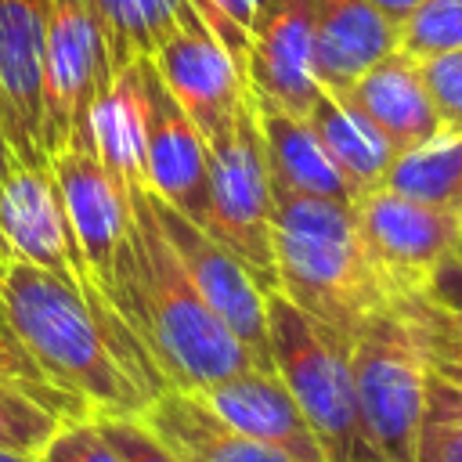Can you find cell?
I'll return each instance as SVG.
<instances>
[{
  "label": "cell",
  "mask_w": 462,
  "mask_h": 462,
  "mask_svg": "<svg viewBox=\"0 0 462 462\" xmlns=\"http://www.w3.org/2000/svg\"><path fill=\"white\" fill-rule=\"evenodd\" d=\"M0 318L40 372L90 415H141L166 390L137 336L101 321L51 271L0 245Z\"/></svg>",
  "instance_id": "obj_1"
},
{
  "label": "cell",
  "mask_w": 462,
  "mask_h": 462,
  "mask_svg": "<svg viewBox=\"0 0 462 462\" xmlns=\"http://www.w3.org/2000/svg\"><path fill=\"white\" fill-rule=\"evenodd\" d=\"M126 199L130 220L112 260L108 300L152 357L162 383L173 390H202L256 368L253 354L209 310L162 238L148 206V188L137 184Z\"/></svg>",
  "instance_id": "obj_2"
},
{
  "label": "cell",
  "mask_w": 462,
  "mask_h": 462,
  "mask_svg": "<svg viewBox=\"0 0 462 462\" xmlns=\"http://www.w3.org/2000/svg\"><path fill=\"white\" fill-rule=\"evenodd\" d=\"M274 274L289 303L343 343L368 314L390 303V292L365 249L354 202H332L271 188Z\"/></svg>",
  "instance_id": "obj_3"
},
{
  "label": "cell",
  "mask_w": 462,
  "mask_h": 462,
  "mask_svg": "<svg viewBox=\"0 0 462 462\" xmlns=\"http://www.w3.org/2000/svg\"><path fill=\"white\" fill-rule=\"evenodd\" d=\"M267 343L274 372L296 397L325 462H386L357 401L350 343L310 321L282 292H267Z\"/></svg>",
  "instance_id": "obj_4"
},
{
  "label": "cell",
  "mask_w": 462,
  "mask_h": 462,
  "mask_svg": "<svg viewBox=\"0 0 462 462\" xmlns=\"http://www.w3.org/2000/svg\"><path fill=\"white\" fill-rule=\"evenodd\" d=\"M350 372L368 433L386 462H415L430 404V361L397 303L379 307L350 339Z\"/></svg>",
  "instance_id": "obj_5"
},
{
  "label": "cell",
  "mask_w": 462,
  "mask_h": 462,
  "mask_svg": "<svg viewBox=\"0 0 462 462\" xmlns=\"http://www.w3.org/2000/svg\"><path fill=\"white\" fill-rule=\"evenodd\" d=\"M209 148V213L206 231L227 245L263 292L278 289L271 238V173L253 116L249 90L235 119L206 141Z\"/></svg>",
  "instance_id": "obj_6"
},
{
  "label": "cell",
  "mask_w": 462,
  "mask_h": 462,
  "mask_svg": "<svg viewBox=\"0 0 462 462\" xmlns=\"http://www.w3.org/2000/svg\"><path fill=\"white\" fill-rule=\"evenodd\" d=\"M0 245H7L14 256L51 271L65 285H72L90 310L108 321L119 332H130V325L119 318L97 278L90 274L83 249L76 242V231L69 224L58 180L47 170H29L22 162H11V170L0 180ZM134 336V332H130Z\"/></svg>",
  "instance_id": "obj_7"
},
{
  "label": "cell",
  "mask_w": 462,
  "mask_h": 462,
  "mask_svg": "<svg viewBox=\"0 0 462 462\" xmlns=\"http://www.w3.org/2000/svg\"><path fill=\"white\" fill-rule=\"evenodd\" d=\"M354 217L390 303L426 292L462 238V224L451 209L415 202L390 188L361 195L354 202Z\"/></svg>",
  "instance_id": "obj_8"
},
{
  "label": "cell",
  "mask_w": 462,
  "mask_h": 462,
  "mask_svg": "<svg viewBox=\"0 0 462 462\" xmlns=\"http://www.w3.org/2000/svg\"><path fill=\"white\" fill-rule=\"evenodd\" d=\"M105 51L87 0H47L43 25V148L90 141L94 97L108 87Z\"/></svg>",
  "instance_id": "obj_9"
},
{
  "label": "cell",
  "mask_w": 462,
  "mask_h": 462,
  "mask_svg": "<svg viewBox=\"0 0 462 462\" xmlns=\"http://www.w3.org/2000/svg\"><path fill=\"white\" fill-rule=\"evenodd\" d=\"M148 206H152V217L162 231V238L177 253L180 267L188 271L191 285L209 303V310L253 354L256 368L274 372L271 343H267V292L256 285V278L206 227H199L195 220H188L184 213H177L173 206H166L152 191H148Z\"/></svg>",
  "instance_id": "obj_10"
},
{
  "label": "cell",
  "mask_w": 462,
  "mask_h": 462,
  "mask_svg": "<svg viewBox=\"0 0 462 462\" xmlns=\"http://www.w3.org/2000/svg\"><path fill=\"white\" fill-rule=\"evenodd\" d=\"M152 65L170 90V97L184 108L195 130L213 141L238 112L245 97V79L227 47L213 36V29L191 7L177 29L152 51Z\"/></svg>",
  "instance_id": "obj_11"
},
{
  "label": "cell",
  "mask_w": 462,
  "mask_h": 462,
  "mask_svg": "<svg viewBox=\"0 0 462 462\" xmlns=\"http://www.w3.org/2000/svg\"><path fill=\"white\" fill-rule=\"evenodd\" d=\"M43 25L47 0H0V123L11 159L47 170L43 148Z\"/></svg>",
  "instance_id": "obj_12"
},
{
  "label": "cell",
  "mask_w": 462,
  "mask_h": 462,
  "mask_svg": "<svg viewBox=\"0 0 462 462\" xmlns=\"http://www.w3.org/2000/svg\"><path fill=\"white\" fill-rule=\"evenodd\" d=\"M144 188L206 227L209 148L184 108L162 87L152 58H144Z\"/></svg>",
  "instance_id": "obj_13"
},
{
  "label": "cell",
  "mask_w": 462,
  "mask_h": 462,
  "mask_svg": "<svg viewBox=\"0 0 462 462\" xmlns=\"http://www.w3.org/2000/svg\"><path fill=\"white\" fill-rule=\"evenodd\" d=\"M242 79L253 94H263L292 116L307 119L321 94L314 76L310 0H260L242 54Z\"/></svg>",
  "instance_id": "obj_14"
},
{
  "label": "cell",
  "mask_w": 462,
  "mask_h": 462,
  "mask_svg": "<svg viewBox=\"0 0 462 462\" xmlns=\"http://www.w3.org/2000/svg\"><path fill=\"white\" fill-rule=\"evenodd\" d=\"M51 173L58 180V191H61L69 224L76 231V242L83 249V260L108 296L112 260H116V249H119V242L126 235V220H130V199L105 170L94 144L58 148L51 155Z\"/></svg>",
  "instance_id": "obj_15"
},
{
  "label": "cell",
  "mask_w": 462,
  "mask_h": 462,
  "mask_svg": "<svg viewBox=\"0 0 462 462\" xmlns=\"http://www.w3.org/2000/svg\"><path fill=\"white\" fill-rule=\"evenodd\" d=\"M206 408H213L227 426H235L238 433L285 451L296 462H325L296 397L289 393V386L282 383L278 372H263V368H249L238 372L231 379H220L213 386L191 390Z\"/></svg>",
  "instance_id": "obj_16"
},
{
  "label": "cell",
  "mask_w": 462,
  "mask_h": 462,
  "mask_svg": "<svg viewBox=\"0 0 462 462\" xmlns=\"http://www.w3.org/2000/svg\"><path fill=\"white\" fill-rule=\"evenodd\" d=\"M346 108H354L386 144L393 155L411 152L440 134L437 108L430 90L419 76V65L393 51L368 72H361L343 94H336Z\"/></svg>",
  "instance_id": "obj_17"
},
{
  "label": "cell",
  "mask_w": 462,
  "mask_h": 462,
  "mask_svg": "<svg viewBox=\"0 0 462 462\" xmlns=\"http://www.w3.org/2000/svg\"><path fill=\"white\" fill-rule=\"evenodd\" d=\"M314 76L321 90L343 94L361 72L397 51V25L368 0H310Z\"/></svg>",
  "instance_id": "obj_18"
},
{
  "label": "cell",
  "mask_w": 462,
  "mask_h": 462,
  "mask_svg": "<svg viewBox=\"0 0 462 462\" xmlns=\"http://www.w3.org/2000/svg\"><path fill=\"white\" fill-rule=\"evenodd\" d=\"M141 422L180 462H296L285 451L267 448L227 426L191 390H173V386L159 390L141 408Z\"/></svg>",
  "instance_id": "obj_19"
},
{
  "label": "cell",
  "mask_w": 462,
  "mask_h": 462,
  "mask_svg": "<svg viewBox=\"0 0 462 462\" xmlns=\"http://www.w3.org/2000/svg\"><path fill=\"white\" fill-rule=\"evenodd\" d=\"M249 101H253L271 188L314 195V199H332V202H354L346 180L339 177L336 162L328 159L314 126L303 116H292L289 108H282L271 97L253 94V90H249Z\"/></svg>",
  "instance_id": "obj_20"
},
{
  "label": "cell",
  "mask_w": 462,
  "mask_h": 462,
  "mask_svg": "<svg viewBox=\"0 0 462 462\" xmlns=\"http://www.w3.org/2000/svg\"><path fill=\"white\" fill-rule=\"evenodd\" d=\"M90 141L123 191L144 184V58L116 72L94 97Z\"/></svg>",
  "instance_id": "obj_21"
},
{
  "label": "cell",
  "mask_w": 462,
  "mask_h": 462,
  "mask_svg": "<svg viewBox=\"0 0 462 462\" xmlns=\"http://www.w3.org/2000/svg\"><path fill=\"white\" fill-rule=\"evenodd\" d=\"M307 123L314 126L321 148L328 152V159L336 162L339 177L346 180L354 202L361 195L383 188L386 170L393 162V152L354 108H346L336 94L321 90L318 101L307 112Z\"/></svg>",
  "instance_id": "obj_22"
},
{
  "label": "cell",
  "mask_w": 462,
  "mask_h": 462,
  "mask_svg": "<svg viewBox=\"0 0 462 462\" xmlns=\"http://www.w3.org/2000/svg\"><path fill=\"white\" fill-rule=\"evenodd\" d=\"M383 188L455 213L462 206V134H437L426 144L393 155Z\"/></svg>",
  "instance_id": "obj_23"
},
{
  "label": "cell",
  "mask_w": 462,
  "mask_h": 462,
  "mask_svg": "<svg viewBox=\"0 0 462 462\" xmlns=\"http://www.w3.org/2000/svg\"><path fill=\"white\" fill-rule=\"evenodd\" d=\"M101 51H105V65L108 76L123 72L126 65L152 58V40L144 29V14H141V0H87Z\"/></svg>",
  "instance_id": "obj_24"
},
{
  "label": "cell",
  "mask_w": 462,
  "mask_h": 462,
  "mask_svg": "<svg viewBox=\"0 0 462 462\" xmlns=\"http://www.w3.org/2000/svg\"><path fill=\"white\" fill-rule=\"evenodd\" d=\"M397 51L411 61L462 51V0H426L397 25Z\"/></svg>",
  "instance_id": "obj_25"
},
{
  "label": "cell",
  "mask_w": 462,
  "mask_h": 462,
  "mask_svg": "<svg viewBox=\"0 0 462 462\" xmlns=\"http://www.w3.org/2000/svg\"><path fill=\"white\" fill-rule=\"evenodd\" d=\"M0 383L29 393L32 401H40L47 411H54L58 419H83L90 415L83 404H76L69 393H61L43 372L40 365L25 354V346L18 343V336L11 332V325L0 318Z\"/></svg>",
  "instance_id": "obj_26"
},
{
  "label": "cell",
  "mask_w": 462,
  "mask_h": 462,
  "mask_svg": "<svg viewBox=\"0 0 462 462\" xmlns=\"http://www.w3.org/2000/svg\"><path fill=\"white\" fill-rule=\"evenodd\" d=\"M61 422L65 419H58L54 411H47L29 393L0 383V448L40 455V448L51 440V433Z\"/></svg>",
  "instance_id": "obj_27"
},
{
  "label": "cell",
  "mask_w": 462,
  "mask_h": 462,
  "mask_svg": "<svg viewBox=\"0 0 462 462\" xmlns=\"http://www.w3.org/2000/svg\"><path fill=\"white\" fill-rule=\"evenodd\" d=\"M408 321L419 332V343L426 354H448V357H462V307H448L440 300H433L430 292H415L404 300H393Z\"/></svg>",
  "instance_id": "obj_28"
},
{
  "label": "cell",
  "mask_w": 462,
  "mask_h": 462,
  "mask_svg": "<svg viewBox=\"0 0 462 462\" xmlns=\"http://www.w3.org/2000/svg\"><path fill=\"white\" fill-rule=\"evenodd\" d=\"M440 119V134H462V51L415 61Z\"/></svg>",
  "instance_id": "obj_29"
},
{
  "label": "cell",
  "mask_w": 462,
  "mask_h": 462,
  "mask_svg": "<svg viewBox=\"0 0 462 462\" xmlns=\"http://www.w3.org/2000/svg\"><path fill=\"white\" fill-rule=\"evenodd\" d=\"M40 462H119L116 448L101 433L94 415L65 419L40 448Z\"/></svg>",
  "instance_id": "obj_30"
},
{
  "label": "cell",
  "mask_w": 462,
  "mask_h": 462,
  "mask_svg": "<svg viewBox=\"0 0 462 462\" xmlns=\"http://www.w3.org/2000/svg\"><path fill=\"white\" fill-rule=\"evenodd\" d=\"M119 462H180L144 422L141 415H94Z\"/></svg>",
  "instance_id": "obj_31"
},
{
  "label": "cell",
  "mask_w": 462,
  "mask_h": 462,
  "mask_svg": "<svg viewBox=\"0 0 462 462\" xmlns=\"http://www.w3.org/2000/svg\"><path fill=\"white\" fill-rule=\"evenodd\" d=\"M191 4H195L199 18L213 29V36L227 47V54L242 69V54H245L249 29H253V18L260 11V0H191Z\"/></svg>",
  "instance_id": "obj_32"
},
{
  "label": "cell",
  "mask_w": 462,
  "mask_h": 462,
  "mask_svg": "<svg viewBox=\"0 0 462 462\" xmlns=\"http://www.w3.org/2000/svg\"><path fill=\"white\" fill-rule=\"evenodd\" d=\"M415 462H462V422L430 419L422 422Z\"/></svg>",
  "instance_id": "obj_33"
},
{
  "label": "cell",
  "mask_w": 462,
  "mask_h": 462,
  "mask_svg": "<svg viewBox=\"0 0 462 462\" xmlns=\"http://www.w3.org/2000/svg\"><path fill=\"white\" fill-rule=\"evenodd\" d=\"M191 0H141V14H144V29L152 40V51L177 29V22L191 11Z\"/></svg>",
  "instance_id": "obj_34"
},
{
  "label": "cell",
  "mask_w": 462,
  "mask_h": 462,
  "mask_svg": "<svg viewBox=\"0 0 462 462\" xmlns=\"http://www.w3.org/2000/svg\"><path fill=\"white\" fill-rule=\"evenodd\" d=\"M426 415L430 419H451V422H462V390L437 379L430 372V404H426Z\"/></svg>",
  "instance_id": "obj_35"
},
{
  "label": "cell",
  "mask_w": 462,
  "mask_h": 462,
  "mask_svg": "<svg viewBox=\"0 0 462 462\" xmlns=\"http://www.w3.org/2000/svg\"><path fill=\"white\" fill-rule=\"evenodd\" d=\"M426 361H430V372H433L437 379H444V383H451V386H458V390H462V357L426 354Z\"/></svg>",
  "instance_id": "obj_36"
},
{
  "label": "cell",
  "mask_w": 462,
  "mask_h": 462,
  "mask_svg": "<svg viewBox=\"0 0 462 462\" xmlns=\"http://www.w3.org/2000/svg\"><path fill=\"white\" fill-rule=\"evenodd\" d=\"M368 4H372L375 11H383L393 25H401V22H404L419 4H426V0H368Z\"/></svg>",
  "instance_id": "obj_37"
},
{
  "label": "cell",
  "mask_w": 462,
  "mask_h": 462,
  "mask_svg": "<svg viewBox=\"0 0 462 462\" xmlns=\"http://www.w3.org/2000/svg\"><path fill=\"white\" fill-rule=\"evenodd\" d=\"M440 271H451V274H458V278H462V238L455 242V249H451V256H448V263H444Z\"/></svg>",
  "instance_id": "obj_38"
},
{
  "label": "cell",
  "mask_w": 462,
  "mask_h": 462,
  "mask_svg": "<svg viewBox=\"0 0 462 462\" xmlns=\"http://www.w3.org/2000/svg\"><path fill=\"white\" fill-rule=\"evenodd\" d=\"M0 462H40V455H29V451H11V448H0Z\"/></svg>",
  "instance_id": "obj_39"
},
{
  "label": "cell",
  "mask_w": 462,
  "mask_h": 462,
  "mask_svg": "<svg viewBox=\"0 0 462 462\" xmlns=\"http://www.w3.org/2000/svg\"><path fill=\"white\" fill-rule=\"evenodd\" d=\"M11 148H7V137H4V123H0V180H4V173L11 170Z\"/></svg>",
  "instance_id": "obj_40"
},
{
  "label": "cell",
  "mask_w": 462,
  "mask_h": 462,
  "mask_svg": "<svg viewBox=\"0 0 462 462\" xmlns=\"http://www.w3.org/2000/svg\"><path fill=\"white\" fill-rule=\"evenodd\" d=\"M455 217H458V224H462V206H458V209H455Z\"/></svg>",
  "instance_id": "obj_41"
}]
</instances>
